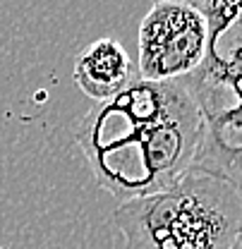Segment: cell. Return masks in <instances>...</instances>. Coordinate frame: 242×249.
<instances>
[{
	"label": "cell",
	"instance_id": "4",
	"mask_svg": "<svg viewBox=\"0 0 242 249\" xmlns=\"http://www.w3.org/2000/svg\"><path fill=\"white\" fill-rule=\"evenodd\" d=\"M134 79V62L113 36L91 41L74 58V82L96 103L115 98Z\"/></svg>",
	"mask_w": 242,
	"mask_h": 249
},
{
	"label": "cell",
	"instance_id": "2",
	"mask_svg": "<svg viewBox=\"0 0 242 249\" xmlns=\"http://www.w3.org/2000/svg\"><path fill=\"white\" fill-rule=\"evenodd\" d=\"M125 249H230L242 232V189L192 168L175 185L120 204Z\"/></svg>",
	"mask_w": 242,
	"mask_h": 249
},
{
	"label": "cell",
	"instance_id": "1",
	"mask_svg": "<svg viewBox=\"0 0 242 249\" xmlns=\"http://www.w3.org/2000/svg\"><path fill=\"white\" fill-rule=\"evenodd\" d=\"M206 123L189 79H134L111 101L93 103L77 144L96 182L115 199L156 194L185 178L204 146Z\"/></svg>",
	"mask_w": 242,
	"mask_h": 249
},
{
	"label": "cell",
	"instance_id": "6",
	"mask_svg": "<svg viewBox=\"0 0 242 249\" xmlns=\"http://www.w3.org/2000/svg\"><path fill=\"white\" fill-rule=\"evenodd\" d=\"M0 249H2V247H0Z\"/></svg>",
	"mask_w": 242,
	"mask_h": 249
},
{
	"label": "cell",
	"instance_id": "3",
	"mask_svg": "<svg viewBox=\"0 0 242 249\" xmlns=\"http://www.w3.org/2000/svg\"><path fill=\"white\" fill-rule=\"evenodd\" d=\"M209 43V19L199 5L173 0L153 2L139 27V79H189L204 67Z\"/></svg>",
	"mask_w": 242,
	"mask_h": 249
},
{
	"label": "cell",
	"instance_id": "5",
	"mask_svg": "<svg viewBox=\"0 0 242 249\" xmlns=\"http://www.w3.org/2000/svg\"><path fill=\"white\" fill-rule=\"evenodd\" d=\"M230 249H242V232H240V237L235 240V245H233V247H230Z\"/></svg>",
	"mask_w": 242,
	"mask_h": 249
}]
</instances>
